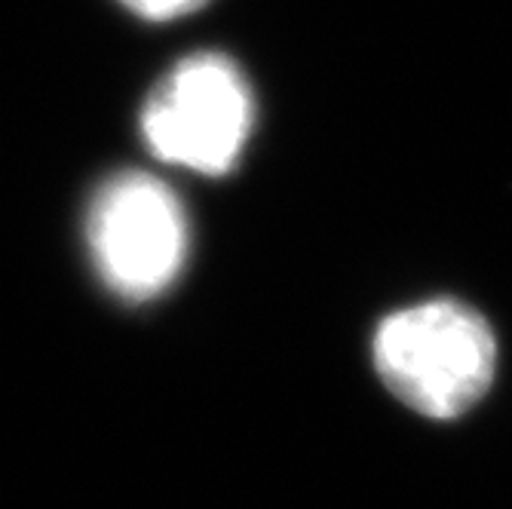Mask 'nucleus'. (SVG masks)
Masks as SVG:
<instances>
[{
	"label": "nucleus",
	"mask_w": 512,
	"mask_h": 509,
	"mask_svg": "<svg viewBox=\"0 0 512 509\" xmlns=\"http://www.w3.org/2000/svg\"><path fill=\"white\" fill-rule=\"evenodd\" d=\"M371 362L384 387L414 414L454 421L491 390L497 338L470 304L430 298L378 322Z\"/></svg>",
	"instance_id": "f257e3e1"
},
{
	"label": "nucleus",
	"mask_w": 512,
	"mask_h": 509,
	"mask_svg": "<svg viewBox=\"0 0 512 509\" xmlns=\"http://www.w3.org/2000/svg\"><path fill=\"white\" fill-rule=\"evenodd\" d=\"M255 99L243 71L221 53L181 59L148 96L142 135L169 166L224 175L243 157Z\"/></svg>",
	"instance_id": "f03ea898"
},
{
	"label": "nucleus",
	"mask_w": 512,
	"mask_h": 509,
	"mask_svg": "<svg viewBox=\"0 0 512 509\" xmlns=\"http://www.w3.org/2000/svg\"><path fill=\"white\" fill-rule=\"evenodd\" d=\"M86 237L105 286L126 301L166 292L188 258V215L148 172H120L89 206Z\"/></svg>",
	"instance_id": "7ed1b4c3"
},
{
	"label": "nucleus",
	"mask_w": 512,
	"mask_h": 509,
	"mask_svg": "<svg viewBox=\"0 0 512 509\" xmlns=\"http://www.w3.org/2000/svg\"><path fill=\"white\" fill-rule=\"evenodd\" d=\"M120 4L148 22H172L203 10L209 0H120Z\"/></svg>",
	"instance_id": "20e7f679"
}]
</instances>
